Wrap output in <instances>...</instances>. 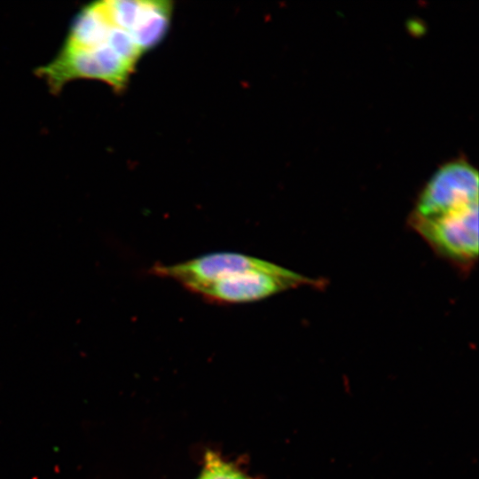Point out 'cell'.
<instances>
[{"mask_svg": "<svg viewBox=\"0 0 479 479\" xmlns=\"http://www.w3.org/2000/svg\"><path fill=\"white\" fill-rule=\"evenodd\" d=\"M409 225L443 258L462 271L478 256V203L428 218H408Z\"/></svg>", "mask_w": 479, "mask_h": 479, "instance_id": "obj_2", "label": "cell"}, {"mask_svg": "<svg viewBox=\"0 0 479 479\" xmlns=\"http://www.w3.org/2000/svg\"><path fill=\"white\" fill-rule=\"evenodd\" d=\"M474 203H478L477 170L463 159L453 160L431 176L409 217H433Z\"/></svg>", "mask_w": 479, "mask_h": 479, "instance_id": "obj_4", "label": "cell"}, {"mask_svg": "<svg viewBox=\"0 0 479 479\" xmlns=\"http://www.w3.org/2000/svg\"><path fill=\"white\" fill-rule=\"evenodd\" d=\"M200 479H255L246 475L231 462L224 461L217 454L208 452Z\"/></svg>", "mask_w": 479, "mask_h": 479, "instance_id": "obj_5", "label": "cell"}, {"mask_svg": "<svg viewBox=\"0 0 479 479\" xmlns=\"http://www.w3.org/2000/svg\"><path fill=\"white\" fill-rule=\"evenodd\" d=\"M172 11L169 1L107 0L83 6L59 53L36 73L53 92L76 79L98 80L122 91L140 58L165 37Z\"/></svg>", "mask_w": 479, "mask_h": 479, "instance_id": "obj_1", "label": "cell"}, {"mask_svg": "<svg viewBox=\"0 0 479 479\" xmlns=\"http://www.w3.org/2000/svg\"><path fill=\"white\" fill-rule=\"evenodd\" d=\"M318 281L274 263L265 270L237 273L193 291L209 302L232 304L259 301L302 286H322Z\"/></svg>", "mask_w": 479, "mask_h": 479, "instance_id": "obj_3", "label": "cell"}]
</instances>
